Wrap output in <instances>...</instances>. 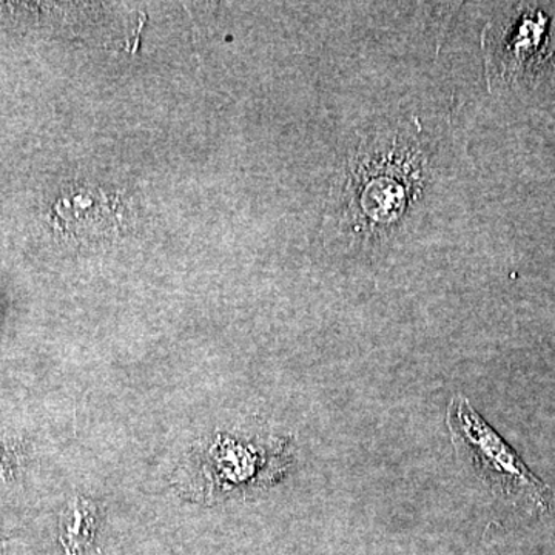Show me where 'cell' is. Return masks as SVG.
Returning <instances> with one entry per match:
<instances>
[{
	"label": "cell",
	"instance_id": "obj_3",
	"mask_svg": "<svg viewBox=\"0 0 555 555\" xmlns=\"http://www.w3.org/2000/svg\"><path fill=\"white\" fill-rule=\"evenodd\" d=\"M120 204L115 196L101 190H69L54 206V218L62 232L72 238L108 240L124 228V207Z\"/></svg>",
	"mask_w": 555,
	"mask_h": 555
},
{
	"label": "cell",
	"instance_id": "obj_2",
	"mask_svg": "<svg viewBox=\"0 0 555 555\" xmlns=\"http://www.w3.org/2000/svg\"><path fill=\"white\" fill-rule=\"evenodd\" d=\"M418 156L393 145L387 155L361 160L353 171L352 201L369 228L392 224L406 210L409 195L418 184Z\"/></svg>",
	"mask_w": 555,
	"mask_h": 555
},
{
	"label": "cell",
	"instance_id": "obj_1",
	"mask_svg": "<svg viewBox=\"0 0 555 555\" xmlns=\"http://www.w3.org/2000/svg\"><path fill=\"white\" fill-rule=\"evenodd\" d=\"M448 426L456 452L486 483L506 494H525L537 503L545 500V486L525 466L503 438L470 408L466 398H452Z\"/></svg>",
	"mask_w": 555,
	"mask_h": 555
},
{
	"label": "cell",
	"instance_id": "obj_5",
	"mask_svg": "<svg viewBox=\"0 0 555 555\" xmlns=\"http://www.w3.org/2000/svg\"><path fill=\"white\" fill-rule=\"evenodd\" d=\"M11 462H13V454H11L10 448L3 441H0V478L10 473L11 466H13Z\"/></svg>",
	"mask_w": 555,
	"mask_h": 555
},
{
	"label": "cell",
	"instance_id": "obj_4",
	"mask_svg": "<svg viewBox=\"0 0 555 555\" xmlns=\"http://www.w3.org/2000/svg\"><path fill=\"white\" fill-rule=\"evenodd\" d=\"M100 513L90 500L75 499L61 520V543L67 555H79L96 537Z\"/></svg>",
	"mask_w": 555,
	"mask_h": 555
}]
</instances>
